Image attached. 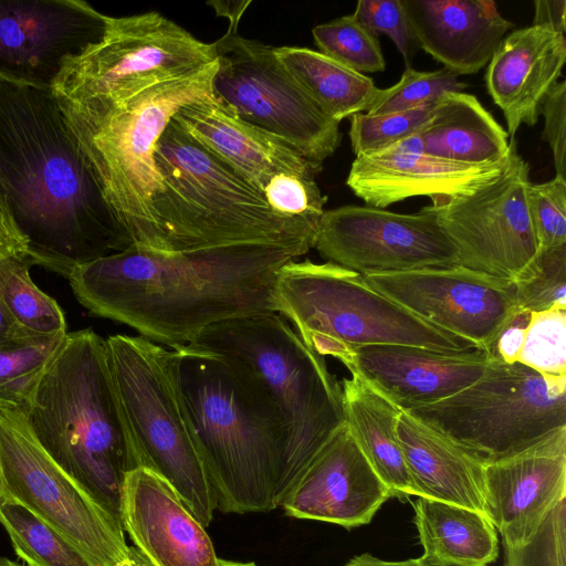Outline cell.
Returning a JSON list of instances; mask_svg holds the SVG:
<instances>
[{
  "instance_id": "obj_30",
  "label": "cell",
  "mask_w": 566,
  "mask_h": 566,
  "mask_svg": "<svg viewBox=\"0 0 566 566\" xmlns=\"http://www.w3.org/2000/svg\"><path fill=\"white\" fill-rule=\"evenodd\" d=\"M274 53L304 92L332 119L365 113L377 92L374 81L306 48H274Z\"/></svg>"
},
{
  "instance_id": "obj_46",
  "label": "cell",
  "mask_w": 566,
  "mask_h": 566,
  "mask_svg": "<svg viewBox=\"0 0 566 566\" xmlns=\"http://www.w3.org/2000/svg\"><path fill=\"white\" fill-rule=\"evenodd\" d=\"M533 25H545L555 32L565 34L566 31V1L565 0H536L534 1Z\"/></svg>"
},
{
  "instance_id": "obj_35",
  "label": "cell",
  "mask_w": 566,
  "mask_h": 566,
  "mask_svg": "<svg viewBox=\"0 0 566 566\" xmlns=\"http://www.w3.org/2000/svg\"><path fill=\"white\" fill-rule=\"evenodd\" d=\"M513 283L520 313L566 310V244L537 251Z\"/></svg>"
},
{
  "instance_id": "obj_2",
  "label": "cell",
  "mask_w": 566,
  "mask_h": 566,
  "mask_svg": "<svg viewBox=\"0 0 566 566\" xmlns=\"http://www.w3.org/2000/svg\"><path fill=\"white\" fill-rule=\"evenodd\" d=\"M0 199L28 260L65 279L134 244L105 200L52 90L0 78Z\"/></svg>"
},
{
  "instance_id": "obj_28",
  "label": "cell",
  "mask_w": 566,
  "mask_h": 566,
  "mask_svg": "<svg viewBox=\"0 0 566 566\" xmlns=\"http://www.w3.org/2000/svg\"><path fill=\"white\" fill-rule=\"evenodd\" d=\"M419 135L426 155L459 164L497 163L510 147L506 130L474 95L463 92L441 95Z\"/></svg>"
},
{
  "instance_id": "obj_20",
  "label": "cell",
  "mask_w": 566,
  "mask_h": 566,
  "mask_svg": "<svg viewBox=\"0 0 566 566\" xmlns=\"http://www.w3.org/2000/svg\"><path fill=\"white\" fill-rule=\"evenodd\" d=\"M494 350H436L408 345L355 348L349 373L358 374L402 411L444 400L476 381Z\"/></svg>"
},
{
  "instance_id": "obj_14",
  "label": "cell",
  "mask_w": 566,
  "mask_h": 566,
  "mask_svg": "<svg viewBox=\"0 0 566 566\" xmlns=\"http://www.w3.org/2000/svg\"><path fill=\"white\" fill-rule=\"evenodd\" d=\"M531 182L530 166L512 138L496 176L428 206L455 247L460 266L513 281L534 260L538 245L527 202Z\"/></svg>"
},
{
  "instance_id": "obj_10",
  "label": "cell",
  "mask_w": 566,
  "mask_h": 566,
  "mask_svg": "<svg viewBox=\"0 0 566 566\" xmlns=\"http://www.w3.org/2000/svg\"><path fill=\"white\" fill-rule=\"evenodd\" d=\"M217 61L187 76L157 84L103 122L74 133L109 207L134 244L150 249L161 179L157 140L184 105L212 95Z\"/></svg>"
},
{
  "instance_id": "obj_39",
  "label": "cell",
  "mask_w": 566,
  "mask_h": 566,
  "mask_svg": "<svg viewBox=\"0 0 566 566\" xmlns=\"http://www.w3.org/2000/svg\"><path fill=\"white\" fill-rule=\"evenodd\" d=\"M527 202L538 250L566 244V178L556 175L553 179L531 182Z\"/></svg>"
},
{
  "instance_id": "obj_19",
  "label": "cell",
  "mask_w": 566,
  "mask_h": 566,
  "mask_svg": "<svg viewBox=\"0 0 566 566\" xmlns=\"http://www.w3.org/2000/svg\"><path fill=\"white\" fill-rule=\"evenodd\" d=\"M391 497L344 424L311 460L281 502L287 516L353 528Z\"/></svg>"
},
{
  "instance_id": "obj_32",
  "label": "cell",
  "mask_w": 566,
  "mask_h": 566,
  "mask_svg": "<svg viewBox=\"0 0 566 566\" xmlns=\"http://www.w3.org/2000/svg\"><path fill=\"white\" fill-rule=\"evenodd\" d=\"M0 525L24 566H92L73 544L19 503L0 501Z\"/></svg>"
},
{
  "instance_id": "obj_16",
  "label": "cell",
  "mask_w": 566,
  "mask_h": 566,
  "mask_svg": "<svg viewBox=\"0 0 566 566\" xmlns=\"http://www.w3.org/2000/svg\"><path fill=\"white\" fill-rule=\"evenodd\" d=\"M361 277L422 321L490 352L520 313L513 281L460 265Z\"/></svg>"
},
{
  "instance_id": "obj_37",
  "label": "cell",
  "mask_w": 566,
  "mask_h": 566,
  "mask_svg": "<svg viewBox=\"0 0 566 566\" xmlns=\"http://www.w3.org/2000/svg\"><path fill=\"white\" fill-rule=\"evenodd\" d=\"M516 363L546 377H566V310L531 313Z\"/></svg>"
},
{
  "instance_id": "obj_5",
  "label": "cell",
  "mask_w": 566,
  "mask_h": 566,
  "mask_svg": "<svg viewBox=\"0 0 566 566\" xmlns=\"http://www.w3.org/2000/svg\"><path fill=\"white\" fill-rule=\"evenodd\" d=\"M161 179L150 249L187 252L274 244L314 248L321 219L285 217L262 190L214 157L171 119L156 143Z\"/></svg>"
},
{
  "instance_id": "obj_41",
  "label": "cell",
  "mask_w": 566,
  "mask_h": 566,
  "mask_svg": "<svg viewBox=\"0 0 566 566\" xmlns=\"http://www.w3.org/2000/svg\"><path fill=\"white\" fill-rule=\"evenodd\" d=\"M263 193L270 208L285 217L322 219L327 200L314 178L285 172L272 177Z\"/></svg>"
},
{
  "instance_id": "obj_31",
  "label": "cell",
  "mask_w": 566,
  "mask_h": 566,
  "mask_svg": "<svg viewBox=\"0 0 566 566\" xmlns=\"http://www.w3.org/2000/svg\"><path fill=\"white\" fill-rule=\"evenodd\" d=\"M67 333H27L0 344V409L25 413Z\"/></svg>"
},
{
  "instance_id": "obj_26",
  "label": "cell",
  "mask_w": 566,
  "mask_h": 566,
  "mask_svg": "<svg viewBox=\"0 0 566 566\" xmlns=\"http://www.w3.org/2000/svg\"><path fill=\"white\" fill-rule=\"evenodd\" d=\"M397 436L415 496L485 514L482 462L407 411L399 416Z\"/></svg>"
},
{
  "instance_id": "obj_21",
  "label": "cell",
  "mask_w": 566,
  "mask_h": 566,
  "mask_svg": "<svg viewBox=\"0 0 566 566\" xmlns=\"http://www.w3.org/2000/svg\"><path fill=\"white\" fill-rule=\"evenodd\" d=\"M120 524L156 566H220L206 527L165 479L144 467L125 476Z\"/></svg>"
},
{
  "instance_id": "obj_29",
  "label": "cell",
  "mask_w": 566,
  "mask_h": 566,
  "mask_svg": "<svg viewBox=\"0 0 566 566\" xmlns=\"http://www.w3.org/2000/svg\"><path fill=\"white\" fill-rule=\"evenodd\" d=\"M412 505L423 560L436 566H489L497 558V532L485 514L426 497Z\"/></svg>"
},
{
  "instance_id": "obj_38",
  "label": "cell",
  "mask_w": 566,
  "mask_h": 566,
  "mask_svg": "<svg viewBox=\"0 0 566 566\" xmlns=\"http://www.w3.org/2000/svg\"><path fill=\"white\" fill-rule=\"evenodd\" d=\"M465 87L467 84L447 69L418 71L406 66L395 85L377 88L365 113L381 115L412 109L433 102L446 93L462 92Z\"/></svg>"
},
{
  "instance_id": "obj_50",
  "label": "cell",
  "mask_w": 566,
  "mask_h": 566,
  "mask_svg": "<svg viewBox=\"0 0 566 566\" xmlns=\"http://www.w3.org/2000/svg\"><path fill=\"white\" fill-rule=\"evenodd\" d=\"M115 566H156L140 549L136 546H129L128 555L125 559Z\"/></svg>"
},
{
  "instance_id": "obj_22",
  "label": "cell",
  "mask_w": 566,
  "mask_h": 566,
  "mask_svg": "<svg viewBox=\"0 0 566 566\" xmlns=\"http://www.w3.org/2000/svg\"><path fill=\"white\" fill-rule=\"evenodd\" d=\"M171 120L262 191L277 174L314 178L321 171L289 143L242 120L212 95L184 105Z\"/></svg>"
},
{
  "instance_id": "obj_45",
  "label": "cell",
  "mask_w": 566,
  "mask_h": 566,
  "mask_svg": "<svg viewBox=\"0 0 566 566\" xmlns=\"http://www.w3.org/2000/svg\"><path fill=\"white\" fill-rule=\"evenodd\" d=\"M530 315L528 313H518L500 334L495 343L494 352L504 361L516 363Z\"/></svg>"
},
{
  "instance_id": "obj_7",
  "label": "cell",
  "mask_w": 566,
  "mask_h": 566,
  "mask_svg": "<svg viewBox=\"0 0 566 566\" xmlns=\"http://www.w3.org/2000/svg\"><path fill=\"white\" fill-rule=\"evenodd\" d=\"M276 312L290 319L315 353L349 370L354 350L367 345H408L465 350L471 343L438 328L370 287L360 274L336 264L291 261L279 272Z\"/></svg>"
},
{
  "instance_id": "obj_1",
  "label": "cell",
  "mask_w": 566,
  "mask_h": 566,
  "mask_svg": "<svg viewBox=\"0 0 566 566\" xmlns=\"http://www.w3.org/2000/svg\"><path fill=\"white\" fill-rule=\"evenodd\" d=\"M308 251L249 244L165 252L133 244L78 266L67 280L91 313L177 349L214 324L277 313L279 272Z\"/></svg>"
},
{
  "instance_id": "obj_44",
  "label": "cell",
  "mask_w": 566,
  "mask_h": 566,
  "mask_svg": "<svg viewBox=\"0 0 566 566\" xmlns=\"http://www.w3.org/2000/svg\"><path fill=\"white\" fill-rule=\"evenodd\" d=\"M28 247V239L0 199V260L11 256L27 258Z\"/></svg>"
},
{
  "instance_id": "obj_23",
  "label": "cell",
  "mask_w": 566,
  "mask_h": 566,
  "mask_svg": "<svg viewBox=\"0 0 566 566\" xmlns=\"http://www.w3.org/2000/svg\"><path fill=\"white\" fill-rule=\"evenodd\" d=\"M506 158V157H505ZM468 165L424 153L401 151L394 145L354 159L346 185L366 206L386 207L411 197L438 205L470 191L496 176L505 161Z\"/></svg>"
},
{
  "instance_id": "obj_15",
  "label": "cell",
  "mask_w": 566,
  "mask_h": 566,
  "mask_svg": "<svg viewBox=\"0 0 566 566\" xmlns=\"http://www.w3.org/2000/svg\"><path fill=\"white\" fill-rule=\"evenodd\" d=\"M314 248L326 262L360 275L459 265L428 206L417 213L353 205L324 211Z\"/></svg>"
},
{
  "instance_id": "obj_36",
  "label": "cell",
  "mask_w": 566,
  "mask_h": 566,
  "mask_svg": "<svg viewBox=\"0 0 566 566\" xmlns=\"http://www.w3.org/2000/svg\"><path fill=\"white\" fill-rule=\"evenodd\" d=\"M437 101L397 113L349 117V139L356 157L380 151L407 137L420 133L431 120Z\"/></svg>"
},
{
  "instance_id": "obj_4",
  "label": "cell",
  "mask_w": 566,
  "mask_h": 566,
  "mask_svg": "<svg viewBox=\"0 0 566 566\" xmlns=\"http://www.w3.org/2000/svg\"><path fill=\"white\" fill-rule=\"evenodd\" d=\"M23 416L53 460L120 523L125 476L138 462L105 339L91 328L67 333Z\"/></svg>"
},
{
  "instance_id": "obj_25",
  "label": "cell",
  "mask_w": 566,
  "mask_h": 566,
  "mask_svg": "<svg viewBox=\"0 0 566 566\" xmlns=\"http://www.w3.org/2000/svg\"><path fill=\"white\" fill-rule=\"evenodd\" d=\"M413 41L443 69L475 74L514 24L492 0H402Z\"/></svg>"
},
{
  "instance_id": "obj_49",
  "label": "cell",
  "mask_w": 566,
  "mask_h": 566,
  "mask_svg": "<svg viewBox=\"0 0 566 566\" xmlns=\"http://www.w3.org/2000/svg\"><path fill=\"white\" fill-rule=\"evenodd\" d=\"M251 3V1H241L240 6L239 1L235 2L234 8H230V2L222 1H212L209 4L213 6L218 15L227 17L230 21L229 29L238 30V23L245 11V8Z\"/></svg>"
},
{
  "instance_id": "obj_43",
  "label": "cell",
  "mask_w": 566,
  "mask_h": 566,
  "mask_svg": "<svg viewBox=\"0 0 566 566\" xmlns=\"http://www.w3.org/2000/svg\"><path fill=\"white\" fill-rule=\"evenodd\" d=\"M539 114L544 116L542 138L553 153L556 175L566 178V82L558 81L545 95Z\"/></svg>"
},
{
  "instance_id": "obj_51",
  "label": "cell",
  "mask_w": 566,
  "mask_h": 566,
  "mask_svg": "<svg viewBox=\"0 0 566 566\" xmlns=\"http://www.w3.org/2000/svg\"><path fill=\"white\" fill-rule=\"evenodd\" d=\"M220 566H256L255 563H240L220 559Z\"/></svg>"
},
{
  "instance_id": "obj_42",
  "label": "cell",
  "mask_w": 566,
  "mask_h": 566,
  "mask_svg": "<svg viewBox=\"0 0 566 566\" xmlns=\"http://www.w3.org/2000/svg\"><path fill=\"white\" fill-rule=\"evenodd\" d=\"M355 17L374 34L388 36L402 55L406 66H411L413 41L402 0H359Z\"/></svg>"
},
{
  "instance_id": "obj_11",
  "label": "cell",
  "mask_w": 566,
  "mask_h": 566,
  "mask_svg": "<svg viewBox=\"0 0 566 566\" xmlns=\"http://www.w3.org/2000/svg\"><path fill=\"white\" fill-rule=\"evenodd\" d=\"M407 412L488 464L566 428V377H546L494 352L472 385Z\"/></svg>"
},
{
  "instance_id": "obj_18",
  "label": "cell",
  "mask_w": 566,
  "mask_h": 566,
  "mask_svg": "<svg viewBox=\"0 0 566 566\" xmlns=\"http://www.w3.org/2000/svg\"><path fill=\"white\" fill-rule=\"evenodd\" d=\"M485 514L504 548L526 543L566 499V428L510 458L484 464Z\"/></svg>"
},
{
  "instance_id": "obj_33",
  "label": "cell",
  "mask_w": 566,
  "mask_h": 566,
  "mask_svg": "<svg viewBox=\"0 0 566 566\" xmlns=\"http://www.w3.org/2000/svg\"><path fill=\"white\" fill-rule=\"evenodd\" d=\"M31 266L27 258L0 260V301L25 332L39 335L67 333L62 308L33 283Z\"/></svg>"
},
{
  "instance_id": "obj_17",
  "label": "cell",
  "mask_w": 566,
  "mask_h": 566,
  "mask_svg": "<svg viewBox=\"0 0 566 566\" xmlns=\"http://www.w3.org/2000/svg\"><path fill=\"white\" fill-rule=\"evenodd\" d=\"M107 18L82 0H0V78L52 90L65 61L102 39Z\"/></svg>"
},
{
  "instance_id": "obj_13",
  "label": "cell",
  "mask_w": 566,
  "mask_h": 566,
  "mask_svg": "<svg viewBox=\"0 0 566 566\" xmlns=\"http://www.w3.org/2000/svg\"><path fill=\"white\" fill-rule=\"evenodd\" d=\"M27 507L92 566L126 558L123 527L39 443L22 413L0 409V501Z\"/></svg>"
},
{
  "instance_id": "obj_48",
  "label": "cell",
  "mask_w": 566,
  "mask_h": 566,
  "mask_svg": "<svg viewBox=\"0 0 566 566\" xmlns=\"http://www.w3.org/2000/svg\"><path fill=\"white\" fill-rule=\"evenodd\" d=\"M29 332L23 331L12 318L0 301V344L11 340ZM32 334V333H31Z\"/></svg>"
},
{
  "instance_id": "obj_12",
  "label": "cell",
  "mask_w": 566,
  "mask_h": 566,
  "mask_svg": "<svg viewBox=\"0 0 566 566\" xmlns=\"http://www.w3.org/2000/svg\"><path fill=\"white\" fill-rule=\"evenodd\" d=\"M213 45L218 67L212 96L242 120L289 143L322 170L340 145V123L304 92L273 46L244 39L235 29H228Z\"/></svg>"
},
{
  "instance_id": "obj_6",
  "label": "cell",
  "mask_w": 566,
  "mask_h": 566,
  "mask_svg": "<svg viewBox=\"0 0 566 566\" xmlns=\"http://www.w3.org/2000/svg\"><path fill=\"white\" fill-rule=\"evenodd\" d=\"M223 354L251 371L276 406L285 447L275 507L328 440L345 424L340 384L279 313L233 318L205 329L191 344Z\"/></svg>"
},
{
  "instance_id": "obj_8",
  "label": "cell",
  "mask_w": 566,
  "mask_h": 566,
  "mask_svg": "<svg viewBox=\"0 0 566 566\" xmlns=\"http://www.w3.org/2000/svg\"><path fill=\"white\" fill-rule=\"evenodd\" d=\"M216 61L213 43L199 41L158 12L108 17L102 39L65 61L52 92L70 128L88 127L142 92Z\"/></svg>"
},
{
  "instance_id": "obj_9",
  "label": "cell",
  "mask_w": 566,
  "mask_h": 566,
  "mask_svg": "<svg viewBox=\"0 0 566 566\" xmlns=\"http://www.w3.org/2000/svg\"><path fill=\"white\" fill-rule=\"evenodd\" d=\"M105 347L138 467L165 479L208 527L217 503L179 391L176 350L120 334Z\"/></svg>"
},
{
  "instance_id": "obj_52",
  "label": "cell",
  "mask_w": 566,
  "mask_h": 566,
  "mask_svg": "<svg viewBox=\"0 0 566 566\" xmlns=\"http://www.w3.org/2000/svg\"><path fill=\"white\" fill-rule=\"evenodd\" d=\"M0 566H24L18 562L11 560L7 557H0Z\"/></svg>"
},
{
  "instance_id": "obj_24",
  "label": "cell",
  "mask_w": 566,
  "mask_h": 566,
  "mask_svg": "<svg viewBox=\"0 0 566 566\" xmlns=\"http://www.w3.org/2000/svg\"><path fill=\"white\" fill-rule=\"evenodd\" d=\"M565 61V34L545 25L516 29L501 41L488 63L485 84L512 138L521 125L537 123L541 104L558 82Z\"/></svg>"
},
{
  "instance_id": "obj_40",
  "label": "cell",
  "mask_w": 566,
  "mask_h": 566,
  "mask_svg": "<svg viewBox=\"0 0 566 566\" xmlns=\"http://www.w3.org/2000/svg\"><path fill=\"white\" fill-rule=\"evenodd\" d=\"M504 566H566V501L545 517L523 545L505 548Z\"/></svg>"
},
{
  "instance_id": "obj_34",
  "label": "cell",
  "mask_w": 566,
  "mask_h": 566,
  "mask_svg": "<svg viewBox=\"0 0 566 566\" xmlns=\"http://www.w3.org/2000/svg\"><path fill=\"white\" fill-rule=\"evenodd\" d=\"M312 34L319 53L356 72L377 73L386 69L377 35L354 13L316 25Z\"/></svg>"
},
{
  "instance_id": "obj_27",
  "label": "cell",
  "mask_w": 566,
  "mask_h": 566,
  "mask_svg": "<svg viewBox=\"0 0 566 566\" xmlns=\"http://www.w3.org/2000/svg\"><path fill=\"white\" fill-rule=\"evenodd\" d=\"M345 424L391 497L415 496L397 436L402 412L358 374L342 380Z\"/></svg>"
},
{
  "instance_id": "obj_47",
  "label": "cell",
  "mask_w": 566,
  "mask_h": 566,
  "mask_svg": "<svg viewBox=\"0 0 566 566\" xmlns=\"http://www.w3.org/2000/svg\"><path fill=\"white\" fill-rule=\"evenodd\" d=\"M344 566H436L421 557L411 558L401 562H388L377 558L368 553H364L350 558Z\"/></svg>"
},
{
  "instance_id": "obj_3",
  "label": "cell",
  "mask_w": 566,
  "mask_h": 566,
  "mask_svg": "<svg viewBox=\"0 0 566 566\" xmlns=\"http://www.w3.org/2000/svg\"><path fill=\"white\" fill-rule=\"evenodd\" d=\"M175 350L179 391L217 509L274 510L285 428L273 400L234 359L191 345Z\"/></svg>"
}]
</instances>
